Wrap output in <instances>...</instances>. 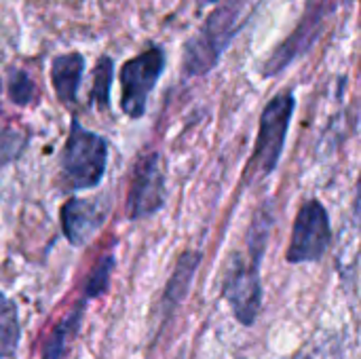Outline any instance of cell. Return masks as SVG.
Instances as JSON below:
<instances>
[{
    "instance_id": "ba28073f",
    "label": "cell",
    "mask_w": 361,
    "mask_h": 359,
    "mask_svg": "<svg viewBox=\"0 0 361 359\" xmlns=\"http://www.w3.org/2000/svg\"><path fill=\"white\" fill-rule=\"evenodd\" d=\"M108 207L99 199H70L61 207V229L72 245H85L99 231Z\"/></svg>"
},
{
    "instance_id": "52a82bcc",
    "label": "cell",
    "mask_w": 361,
    "mask_h": 359,
    "mask_svg": "<svg viewBox=\"0 0 361 359\" xmlns=\"http://www.w3.org/2000/svg\"><path fill=\"white\" fill-rule=\"evenodd\" d=\"M165 171L157 152L144 154L133 169L131 188L127 197V214L131 220H142L157 214L165 205Z\"/></svg>"
},
{
    "instance_id": "8fae6325",
    "label": "cell",
    "mask_w": 361,
    "mask_h": 359,
    "mask_svg": "<svg viewBox=\"0 0 361 359\" xmlns=\"http://www.w3.org/2000/svg\"><path fill=\"white\" fill-rule=\"evenodd\" d=\"M82 315H85V300L80 305H76L66 317L63 322L51 332V336L44 341L42 347V359H63L66 351L70 349L72 341L76 339L80 324H82Z\"/></svg>"
},
{
    "instance_id": "ac0fdd59",
    "label": "cell",
    "mask_w": 361,
    "mask_h": 359,
    "mask_svg": "<svg viewBox=\"0 0 361 359\" xmlns=\"http://www.w3.org/2000/svg\"><path fill=\"white\" fill-rule=\"evenodd\" d=\"M296 359H311V358H309V355H298Z\"/></svg>"
},
{
    "instance_id": "7a4b0ae2",
    "label": "cell",
    "mask_w": 361,
    "mask_h": 359,
    "mask_svg": "<svg viewBox=\"0 0 361 359\" xmlns=\"http://www.w3.org/2000/svg\"><path fill=\"white\" fill-rule=\"evenodd\" d=\"M296 108V99L290 91L275 95L260 114V127L252 159L245 167V182L264 180L277 165L286 146L290 121Z\"/></svg>"
},
{
    "instance_id": "3957f363",
    "label": "cell",
    "mask_w": 361,
    "mask_h": 359,
    "mask_svg": "<svg viewBox=\"0 0 361 359\" xmlns=\"http://www.w3.org/2000/svg\"><path fill=\"white\" fill-rule=\"evenodd\" d=\"M106 163V140L74 121L61 152V178L66 190H82L97 186L104 178Z\"/></svg>"
},
{
    "instance_id": "e0dca14e",
    "label": "cell",
    "mask_w": 361,
    "mask_h": 359,
    "mask_svg": "<svg viewBox=\"0 0 361 359\" xmlns=\"http://www.w3.org/2000/svg\"><path fill=\"white\" fill-rule=\"evenodd\" d=\"M201 4H214V2H218V0H199Z\"/></svg>"
},
{
    "instance_id": "277c9868",
    "label": "cell",
    "mask_w": 361,
    "mask_h": 359,
    "mask_svg": "<svg viewBox=\"0 0 361 359\" xmlns=\"http://www.w3.org/2000/svg\"><path fill=\"white\" fill-rule=\"evenodd\" d=\"M258 237L250 239L252 256L250 260L241 254H233L224 267L222 294L241 326H254L262 309V281L258 264L262 260V248H258Z\"/></svg>"
},
{
    "instance_id": "9a60e30c",
    "label": "cell",
    "mask_w": 361,
    "mask_h": 359,
    "mask_svg": "<svg viewBox=\"0 0 361 359\" xmlns=\"http://www.w3.org/2000/svg\"><path fill=\"white\" fill-rule=\"evenodd\" d=\"M23 148H25V133L13 127L0 129V165H6L13 159H17Z\"/></svg>"
},
{
    "instance_id": "2e32d148",
    "label": "cell",
    "mask_w": 361,
    "mask_h": 359,
    "mask_svg": "<svg viewBox=\"0 0 361 359\" xmlns=\"http://www.w3.org/2000/svg\"><path fill=\"white\" fill-rule=\"evenodd\" d=\"M114 269V258L112 256H106L97 262V267L93 269L89 281H87V290H85V296L87 298H93V296H99L108 290V281H110V273Z\"/></svg>"
},
{
    "instance_id": "5b68a950",
    "label": "cell",
    "mask_w": 361,
    "mask_h": 359,
    "mask_svg": "<svg viewBox=\"0 0 361 359\" xmlns=\"http://www.w3.org/2000/svg\"><path fill=\"white\" fill-rule=\"evenodd\" d=\"M163 70L165 53L161 47H150L121 68V108L127 116H144L148 95L161 78Z\"/></svg>"
},
{
    "instance_id": "9c48e42d",
    "label": "cell",
    "mask_w": 361,
    "mask_h": 359,
    "mask_svg": "<svg viewBox=\"0 0 361 359\" xmlns=\"http://www.w3.org/2000/svg\"><path fill=\"white\" fill-rule=\"evenodd\" d=\"M85 72V57L80 53H66L51 63V83L63 104H72L78 93V85Z\"/></svg>"
},
{
    "instance_id": "7c38bea8",
    "label": "cell",
    "mask_w": 361,
    "mask_h": 359,
    "mask_svg": "<svg viewBox=\"0 0 361 359\" xmlns=\"http://www.w3.org/2000/svg\"><path fill=\"white\" fill-rule=\"evenodd\" d=\"M19 336L21 328L17 309L4 294H0V359L11 358L17 351Z\"/></svg>"
},
{
    "instance_id": "6da1fadb",
    "label": "cell",
    "mask_w": 361,
    "mask_h": 359,
    "mask_svg": "<svg viewBox=\"0 0 361 359\" xmlns=\"http://www.w3.org/2000/svg\"><path fill=\"white\" fill-rule=\"evenodd\" d=\"M245 13V0H228L205 19L203 28L184 47L182 68L186 76H203L214 70L239 32Z\"/></svg>"
},
{
    "instance_id": "8992f818",
    "label": "cell",
    "mask_w": 361,
    "mask_h": 359,
    "mask_svg": "<svg viewBox=\"0 0 361 359\" xmlns=\"http://www.w3.org/2000/svg\"><path fill=\"white\" fill-rule=\"evenodd\" d=\"M330 241H332V229L326 207L317 199L307 201L294 220L292 239L286 258L290 264L315 262L326 254Z\"/></svg>"
},
{
    "instance_id": "30bf717a",
    "label": "cell",
    "mask_w": 361,
    "mask_h": 359,
    "mask_svg": "<svg viewBox=\"0 0 361 359\" xmlns=\"http://www.w3.org/2000/svg\"><path fill=\"white\" fill-rule=\"evenodd\" d=\"M199 264H201V254L199 252H186V254L180 256V260H178V264L173 269V275L169 277V284L165 288V298H163V309L165 311H173L184 300Z\"/></svg>"
},
{
    "instance_id": "4fadbf2b",
    "label": "cell",
    "mask_w": 361,
    "mask_h": 359,
    "mask_svg": "<svg viewBox=\"0 0 361 359\" xmlns=\"http://www.w3.org/2000/svg\"><path fill=\"white\" fill-rule=\"evenodd\" d=\"M112 76H114V63L110 57H102L95 66L93 72V89H91V97L97 106L108 108L110 104V85H112Z\"/></svg>"
},
{
    "instance_id": "5bb4252c",
    "label": "cell",
    "mask_w": 361,
    "mask_h": 359,
    "mask_svg": "<svg viewBox=\"0 0 361 359\" xmlns=\"http://www.w3.org/2000/svg\"><path fill=\"white\" fill-rule=\"evenodd\" d=\"M36 95V87L32 78L23 70H13L8 76V97L17 106H27Z\"/></svg>"
}]
</instances>
